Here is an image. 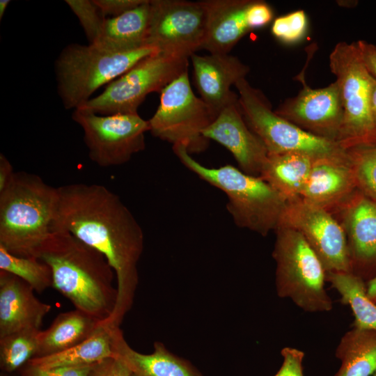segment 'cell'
Instances as JSON below:
<instances>
[{
  "label": "cell",
  "mask_w": 376,
  "mask_h": 376,
  "mask_svg": "<svg viewBox=\"0 0 376 376\" xmlns=\"http://www.w3.org/2000/svg\"><path fill=\"white\" fill-rule=\"evenodd\" d=\"M0 270L20 278L38 292L53 287L52 272L47 264L36 257L13 255L2 246H0Z\"/></svg>",
  "instance_id": "cell-29"
},
{
  "label": "cell",
  "mask_w": 376,
  "mask_h": 376,
  "mask_svg": "<svg viewBox=\"0 0 376 376\" xmlns=\"http://www.w3.org/2000/svg\"><path fill=\"white\" fill-rule=\"evenodd\" d=\"M273 16L270 6L260 0H251L246 12V22L250 29L267 25L272 20Z\"/></svg>",
  "instance_id": "cell-33"
},
{
  "label": "cell",
  "mask_w": 376,
  "mask_h": 376,
  "mask_svg": "<svg viewBox=\"0 0 376 376\" xmlns=\"http://www.w3.org/2000/svg\"><path fill=\"white\" fill-rule=\"evenodd\" d=\"M215 118L210 107L193 92L186 71L161 91L158 108L148 120L152 136L173 146L182 145L191 155L209 146L203 132Z\"/></svg>",
  "instance_id": "cell-9"
},
{
  "label": "cell",
  "mask_w": 376,
  "mask_h": 376,
  "mask_svg": "<svg viewBox=\"0 0 376 376\" xmlns=\"http://www.w3.org/2000/svg\"><path fill=\"white\" fill-rule=\"evenodd\" d=\"M113 357L111 326L103 322L81 343L59 353L35 357L28 365L42 368L91 366Z\"/></svg>",
  "instance_id": "cell-25"
},
{
  "label": "cell",
  "mask_w": 376,
  "mask_h": 376,
  "mask_svg": "<svg viewBox=\"0 0 376 376\" xmlns=\"http://www.w3.org/2000/svg\"><path fill=\"white\" fill-rule=\"evenodd\" d=\"M350 151L357 189L376 202V146Z\"/></svg>",
  "instance_id": "cell-30"
},
{
  "label": "cell",
  "mask_w": 376,
  "mask_h": 376,
  "mask_svg": "<svg viewBox=\"0 0 376 376\" xmlns=\"http://www.w3.org/2000/svg\"><path fill=\"white\" fill-rule=\"evenodd\" d=\"M58 189L39 175L17 171L0 192V246L10 253L37 258L52 233Z\"/></svg>",
  "instance_id": "cell-3"
},
{
  "label": "cell",
  "mask_w": 376,
  "mask_h": 376,
  "mask_svg": "<svg viewBox=\"0 0 376 376\" xmlns=\"http://www.w3.org/2000/svg\"><path fill=\"white\" fill-rule=\"evenodd\" d=\"M111 337L113 357L127 366L131 376H201L189 363L170 352L161 342H155L153 352L146 354L129 345L120 327L111 326Z\"/></svg>",
  "instance_id": "cell-21"
},
{
  "label": "cell",
  "mask_w": 376,
  "mask_h": 376,
  "mask_svg": "<svg viewBox=\"0 0 376 376\" xmlns=\"http://www.w3.org/2000/svg\"><path fill=\"white\" fill-rule=\"evenodd\" d=\"M203 135L209 141H214L228 149L242 171L260 175L269 153L262 141L245 123L238 99L219 113L205 130Z\"/></svg>",
  "instance_id": "cell-16"
},
{
  "label": "cell",
  "mask_w": 376,
  "mask_h": 376,
  "mask_svg": "<svg viewBox=\"0 0 376 376\" xmlns=\"http://www.w3.org/2000/svg\"><path fill=\"white\" fill-rule=\"evenodd\" d=\"M159 52L147 45L117 51L98 45L72 43L61 51L54 64L57 91L65 109H77L101 86L110 84L138 62Z\"/></svg>",
  "instance_id": "cell-5"
},
{
  "label": "cell",
  "mask_w": 376,
  "mask_h": 376,
  "mask_svg": "<svg viewBox=\"0 0 376 376\" xmlns=\"http://www.w3.org/2000/svg\"><path fill=\"white\" fill-rule=\"evenodd\" d=\"M188 66L189 58L161 52L153 54L138 62L109 84L102 93L79 108L102 116L138 113L139 107L148 94L161 93L188 71Z\"/></svg>",
  "instance_id": "cell-10"
},
{
  "label": "cell",
  "mask_w": 376,
  "mask_h": 376,
  "mask_svg": "<svg viewBox=\"0 0 376 376\" xmlns=\"http://www.w3.org/2000/svg\"><path fill=\"white\" fill-rule=\"evenodd\" d=\"M235 86L242 117L262 141L269 155L295 152L315 159L350 157V150L339 143L313 135L276 113L263 92L252 86L246 78L238 81Z\"/></svg>",
  "instance_id": "cell-7"
},
{
  "label": "cell",
  "mask_w": 376,
  "mask_h": 376,
  "mask_svg": "<svg viewBox=\"0 0 376 376\" xmlns=\"http://www.w3.org/2000/svg\"><path fill=\"white\" fill-rule=\"evenodd\" d=\"M194 83L200 97L217 117L228 104L237 100L230 90L233 85L246 78L249 67L229 54H210L190 56Z\"/></svg>",
  "instance_id": "cell-15"
},
{
  "label": "cell",
  "mask_w": 376,
  "mask_h": 376,
  "mask_svg": "<svg viewBox=\"0 0 376 376\" xmlns=\"http://www.w3.org/2000/svg\"><path fill=\"white\" fill-rule=\"evenodd\" d=\"M357 189L351 157L320 158L313 162L301 198L329 210L340 206Z\"/></svg>",
  "instance_id": "cell-19"
},
{
  "label": "cell",
  "mask_w": 376,
  "mask_h": 376,
  "mask_svg": "<svg viewBox=\"0 0 376 376\" xmlns=\"http://www.w3.org/2000/svg\"><path fill=\"white\" fill-rule=\"evenodd\" d=\"M344 116L338 143L346 150L373 146L375 132L370 112L373 77L366 71L355 42H339L329 55Z\"/></svg>",
  "instance_id": "cell-8"
},
{
  "label": "cell",
  "mask_w": 376,
  "mask_h": 376,
  "mask_svg": "<svg viewBox=\"0 0 376 376\" xmlns=\"http://www.w3.org/2000/svg\"><path fill=\"white\" fill-rule=\"evenodd\" d=\"M307 17L299 10L276 18L272 26V33L284 43H295L301 40L307 30Z\"/></svg>",
  "instance_id": "cell-32"
},
{
  "label": "cell",
  "mask_w": 376,
  "mask_h": 376,
  "mask_svg": "<svg viewBox=\"0 0 376 376\" xmlns=\"http://www.w3.org/2000/svg\"><path fill=\"white\" fill-rule=\"evenodd\" d=\"M40 329H24L0 338V366L13 373L37 356Z\"/></svg>",
  "instance_id": "cell-28"
},
{
  "label": "cell",
  "mask_w": 376,
  "mask_h": 376,
  "mask_svg": "<svg viewBox=\"0 0 376 376\" xmlns=\"http://www.w3.org/2000/svg\"><path fill=\"white\" fill-rule=\"evenodd\" d=\"M102 322L77 308L58 314L49 328L40 331L36 357L59 353L81 343Z\"/></svg>",
  "instance_id": "cell-24"
},
{
  "label": "cell",
  "mask_w": 376,
  "mask_h": 376,
  "mask_svg": "<svg viewBox=\"0 0 376 376\" xmlns=\"http://www.w3.org/2000/svg\"><path fill=\"white\" fill-rule=\"evenodd\" d=\"M66 4L78 18L89 44L95 43L102 33L105 17L93 0H66Z\"/></svg>",
  "instance_id": "cell-31"
},
{
  "label": "cell",
  "mask_w": 376,
  "mask_h": 376,
  "mask_svg": "<svg viewBox=\"0 0 376 376\" xmlns=\"http://www.w3.org/2000/svg\"><path fill=\"white\" fill-rule=\"evenodd\" d=\"M341 366L335 376H370L376 372V331L354 328L341 338L336 352Z\"/></svg>",
  "instance_id": "cell-26"
},
{
  "label": "cell",
  "mask_w": 376,
  "mask_h": 376,
  "mask_svg": "<svg viewBox=\"0 0 376 376\" xmlns=\"http://www.w3.org/2000/svg\"><path fill=\"white\" fill-rule=\"evenodd\" d=\"M205 22L203 1L150 0L148 44L161 53L189 58L201 49Z\"/></svg>",
  "instance_id": "cell-12"
},
{
  "label": "cell",
  "mask_w": 376,
  "mask_h": 376,
  "mask_svg": "<svg viewBox=\"0 0 376 376\" xmlns=\"http://www.w3.org/2000/svg\"><path fill=\"white\" fill-rule=\"evenodd\" d=\"M355 42L363 66L376 81V45L362 40Z\"/></svg>",
  "instance_id": "cell-38"
},
{
  "label": "cell",
  "mask_w": 376,
  "mask_h": 376,
  "mask_svg": "<svg viewBox=\"0 0 376 376\" xmlns=\"http://www.w3.org/2000/svg\"><path fill=\"white\" fill-rule=\"evenodd\" d=\"M374 376H376V372L375 373V375H374Z\"/></svg>",
  "instance_id": "cell-43"
},
{
  "label": "cell",
  "mask_w": 376,
  "mask_h": 376,
  "mask_svg": "<svg viewBox=\"0 0 376 376\" xmlns=\"http://www.w3.org/2000/svg\"><path fill=\"white\" fill-rule=\"evenodd\" d=\"M20 278L0 270V338L24 329H40L52 306L39 300Z\"/></svg>",
  "instance_id": "cell-18"
},
{
  "label": "cell",
  "mask_w": 376,
  "mask_h": 376,
  "mask_svg": "<svg viewBox=\"0 0 376 376\" xmlns=\"http://www.w3.org/2000/svg\"><path fill=\"white\" fill-rule=\"evenodd\" d=\"M251 0H203L205 32L201 49L229 54L251 29L246 12Z\"/></svg>",
  "instance_id": "cell-20"
},
{
  "label": "cell",
  "mask_w": 376,
  "mask_h": 376,
  "mask_svg": "<svg viewBox=\"0 0 376 376\" xmlns=\"http://www.w3.org/2000/svg\"><path fill=\"white\" fill-rule=\"evenodd\" d=\"M180 162L199 178L226 195V208L235 225L262 236L278 227L288 201L260 176L226 164L209 168L194 159L180 144L173 146Z\"/></svg>",
  "instance_id": "cell-4"
},
{
  "label": "cell",
  "mask_w": 376,
  "mask_h": 376,
  "mask_svg": "<svg viewBox=\"0 0 376 376\" xmlns=\"http://www.w3.org/2000/svg\"><path fill=\"white\" fill-rule=\"evenodd\" d=\"M274 231L277 295L306 312L331 311L332 301L324 288L327 272L320 258L298 231L282 226Z\"/></svg>",
  "instance_id": "cell-6"
},
{
  "label": "cell",
  "mask_w": 376,
  "mask_h": 376,
  "mask_svg": "<svg viewBox=\"0 0 376 376\" xmlns=\"http://www.w3.org/2000/svg\"><path fill=\"white\" fill-rule=\"evenodd\" d=\"M88 376H131V373L120 360L111 357L95 363Z\"/></svg>",
  "instance_id": "cell-36"
},
{
  "label": "cell",
  "mask_w": 376,
  "mask_h": 376,
  "mask_svg": "<svg viewBox=\"0 0 376 376\" xmlns=\"http://www.w3.org/2000/svg\"><path fill=\"white\" fill-rule=\"evenodd\" d=\"M366 292L368 297L376 302V275L368 281L366 284Z\"/></svg>",
  "instance_id": "cell-41"
},
{
  "label": "cell",
  "mask_w": 376,
  "mask_h": 376,
  "mask_svg": "<svg viewBox=\"0 0 376 376\" xmlns=\"http://www.w3.org/2000/svg\"><path fill=\"white\" fill-rule=\"evenodd\" d=\"M38 258L52 272L53 287L100 322L112 315L118 299L116 274L106 258L65 230H52Z\"/></svg>",
  "instance_id": "cell-2"
},
{
  "label": "cell",
  "mask_w": 376,
  "mask_h": 376,
  "mask_svg": "<svg viewBox=\"0 0 376 376\" xmlns=\"http://www.w3.org/2000/svg\"><path fill=\"white\" fill-rule=\"evenodd\" d=\"M283 363L274 376H304L302 361L304 353L296 348L286 347L282 349Z\"/></svg>",
  "instance_id": "cell-35"
},
{
  "label": "cell",
  "mask_w": 376,
  "mask_h": 376,
  "mask_svg": "<svg viewBox=\"0 0 376 376\" xmlns=\"http://www.w3.org/2000/svg\"><path fill=\"white\" fill-rule=\"evenodd\" d=\"M314 160L295 152L268 155L259 176L289 202L301 198Z\"/></svg>",
  "instance_id": "cell-22"
},
{
  "label": "cell",
  "mask_w": 376,
  "mask_h": 376,
  "mask_svg": "<svg viewBox=\"0 0 376 376\" xmlns=\"http://www.w3.org/2000/svg\"><path fill=\"white\" fill-rule=\"evenodd\" d=\"M15 171L8 158L0 154V192L3 191L10 183Z\"/></svg>",
  "instance_id": "cell-39"
},
{
  "label": "cell",
  "mask_w": 376,
  "mask_h": 376,
  "mask_svg": "<svg viewBox=\"0 0 376 376\" xmlns=\"http://www.w3.org/2000/svg\"><path fill=\"white\" fill-rule=\"evenodd\" d=\"M303 75L302 89L280 104L275 113L313 135L338 143L344 111L337 81L313 89L306 84Z\"/></svg>",
  "instance_id": "cell-14"
},
{
  "label": "cell",
  "mask_w": 376,
  "mask_h": 376,
  "mask_svg": "<svg viewBox=\"0 0 376 376\" xmlns=\"http://www.w3.org/2000/svg\"><path fill=\"white\" fill-rule=\"evenodd\" d=\"M10 1L1 0L0 1V19H1L4 15L5 11L7 9Z\"/></svg>",
  "instance_id": "cell-42"
},
{
  "label": "cell",
  "mask_w": 376,
  "mask_h": 376,
  "mask_svg": "<svg viewBox=\"0 0 376 376\" xmlns=\"http://www.w3.org/2000/svg\"><path fill=\"white\" fill-rule=\"evenodd\" d=\"M279 226L301 233L326 272H353L346 234L328 210L299 198L288 202Z\"/></svg>",
  "instance_id": "cell-13"
},
{
  "label": "cell",
  "mask_w": 376,
  "mask_h": 376,
  "mask_svg": "<svg viewBox=\"0 0 376 376\" xmlns=\"http://www.w3.org/2000/svg\"><path fill=\"white\" fill-rule=\"evenodd\" d=\"M352 270L376 267V202L358 189L340 205Z\"/></svg>",
  "instance_id": "cell-17"
},
{
  "label": "cell",
  "mask_w": 376,
  "mask_h": 376,
  "mask_svg": "<svg viewBox=\"0 0 376 376\" xmlns=\"http://www.w3.org/2000/svg\"><path fill=\"white\" fill-rule=\"evenodd\" d=\"M52 230H65L100 252L115 272L118 299L110 325L120 327L139 283L143 230L120 197L106 187L72 183L57 187Z\"/></svg>",
  "instance_id": "cell-1"
},
{
  "label": "cell",
  "mask_w": 376,
  "mask_h": 376,
  "mask_svg": "<svg viewBox=\"0 0 376 376\" xmlns=\"http://www.w3.org/2000/svg\"><path fill=\"white\" fill-rule=\"evenodd\" d=\"M328 281L341 296L340 301L350 306L354 327L376 331V302L366 292V284L354 272H327Z\"/></svg>",
  "instance_id": "cell-27"
},
{
  "label": "cell",
  "mask_w": 376,
  "mask_h": 376,
  "mask_svg": "<svg viewBox=\"0 0 376 376\" xmlns=\"http://www.w3.org/2000/svg\"><path fill=\"white\" fill-rule=\"evenodd\" d=\"M370 112L375 132L374 146H376V81L373 78L370 93Z\"/></svg>",
  "instance_id": "cell-40"
},
{
  "label": "cell",
  "mask_w": 376,
  "mask_h": 376,
  "mask_svg": "<svg viewBox=\"0 0 376 376\" xmlns=\"http://www.w3.org/2000/svg\"><path fill=\"white\" fill-rule=\"evenodd\" d=\"M93 365L42 368L26 364L22 374V376H88Z\"/></svg>",
  "instance_id": "cell-34"
},
{
  "label": "cell",
  "mask_w": 376,
  "mask_h": 376,
  "mask_svg": "<svg viewBox=\"0 0 376 376\" xmlns=\"http://www.w3.org/2000/svg\"><path fill=\"white\" fill-rule=\"evenodd\" d=\"M103 16L113 17L139 6L145 0H93Z\"/></svg>",
  "instance_id": "cell-37"
},
{
  "label": "cell",
  "mask_w": 376,
  "mask_h": 376,
  "mask_svg": "<svg viewBox=\"0 0 376 376\" xmlns=\"http://www.w3.org/2000/svg\"><path fill=\"white\" fill-rule=\"evenodd\" d=\"M150 21V0H145L122 15L107 17L101 35L94 44L117 51L141 48L148 45Z\"/></svg>",
  "instance_id": "cell-23"
},
{
  "label": "cell",
  "mask_w": 376,
  "mask_h": 376,
  "mask_svg": "<svg viewBox=\"0 0 376 376\" xmlns=\"http://www.w3.org/2000/svg\"><path fill=\"white\" fill-rule=\"evenodd\" d=\"M72 118L83 129L88 156L99 166L124 164L145 149L150 127L138 113L102 116L78 108Z\"/></svg>",
  "instance_id": "cell-11"
}]
</instances>
